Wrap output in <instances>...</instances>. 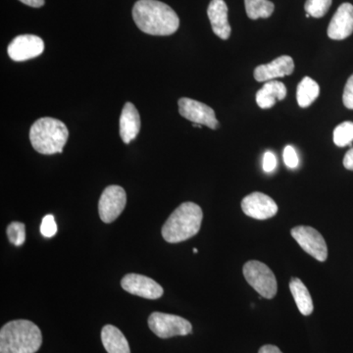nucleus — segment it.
<instances>
[{
    "label": "nucleus",
    "instance_id": "1",
    "mask_svg": "<svg viewBox=\"0 0 353 353\" xmlns=\"http://www.w3.org/2000/svg\"><path fill=\"white\" fill-rule=\"evenodd\" d=\"M132 18L141 31L152 36H170L180 26L175 11L158 0H139L132 8Z\"/></svg>",
    "mask_w": 353,
    "mask_h": 353
},
{
    "label": "nucleus",
    "instance_id": "2",
    "mask_svg": "<svg viewBox=\"0 0 353 353\" xmlns=\"http://www.w3.org/2000/svg\"><path fill=\"white\" fill-rule=\"evenodd\" d=\"M41 343V330L28 320H14L0 330V353H36Z\"/></svg>",
    "mask_w": 353,
    "mask_h": 353
},
{
    "label": "nucleus",
    "instance_id": "3",
    "mask_svg": "<svg viewBox=\"0 0 353 353\" xmlns=\"http://www.w3.org/2000/svg\"><path fill=\"white\" fill-rule=\"evenodd\" d=\"M203 213L194 202H183L174 211L162 228L167 243H178L196 236L201 230Z\"/></svg>",
    "mask_w": 353,
    "mask_h": 353
},
{
    "label": "nucleus",
    "instance_id": "4",
    "mask_svg": "<svg viewBox=\"0 0 353 353\" xmlns=\"http://www.w3.org/2000/svg\"><path fill=\"white\" fill-rule=\"evenodd\" d=\"M66 125L54 118L43 117L32 124L30 130V141L34 150L41 154L62 153L68 139Z\"/></svg>",
    "mask_w": 353,
    "mask_h": 353
},
{
    "label": "nucleus",
    "instance_id": "5",
    "mask_svg": "<svg viewBox=\"0 0 353 353\" xmlns=\"http://www.w3.org/2000/svg\"><path fill=\"white\" fill-rule=\"evenodd\" d=\"M243 272L246 282L264 299H272L277 294V279L266 264L250 260L243 266Z\"/></svg>",
    "mask_w": 353,
    "mask_h": 353
},
{
    "label": "nucleus",
    "instance_id": "6",
    "mask_svg": "<svg viewBox=\"0 0 353 353\" xmlns=\"http://www.w3.org/2000/svg\"><path fill=\"white\" fill-rule=\"evenodd\" d=\"M148 326L161 339L187 336L192 332V324L185 318L162 312H153L148 318Z\"/></svg>",
    "mask_w": 353,
    "mask_h": 353
},
{
    "label": "nucleus",
    "instance_id": "7",
    "mask_svg": "<svg viewBox=\"0 0 353 353\" xmlns=\"http://www.w3.org/2000/svg\"><path fill=\"white\" fill-rule=\"evenodd\" d=\"M290 234L304 252H307L318 261L324 262L328 259V246L326 241L314 228L294 227L292 228Z\"/></svg>",
    "mask_w": 353,
    "mask_h": 353
},
{
    "label": "nucleus",
    "instance_id": "8",
    "mask_svg": "<svg viewBox=\"0 0 353 353\" xmlns=\"http://www.w3.org/2000/svg\"><path fill=\"white\" fill-rule=\"evenodd\" d=\"M127 203V194L119 185H109L102 192L99 202V212L104 223H112L123 212Z\"/></svg>",
    "mask_w": 353,
    "mask_h": 353
},
{
    "label": "nucleus",
    "instance_id": "9",
    "mask_svg": "<svg viewBox=\"0 0 353 353\" xmlns=\"http://www.w3.org/2000/svg\"><path fill=\"white\" fill-rule=\"evenodd\" d=\"M179 112L185 119L192 121L194 124L204 125V126L216 130L219 127V122L216 118L214 110L206 104L194 99L183 97L179 99Z\"/></svg>",
    "mask_w": 353,
    "mask_h": 353
},
{
    "label": "nucleus",
    "instance_id": "10",
    "mask_svg": "<svg viewBox=\"0 0 353 353\" xmlns=\"http://www.w3.org/2000/svg\"><path fill=\"white\" fill-rule=\"evenodd\" d=\"M44 50L43 39L34 34H21L9 43V57L16 62H23L39 57Z\"/></svg>",
    "mask_w": 353,
    "mask_h": 353
},
{
    "label": "nucleus",
    "instance_id": "11",
    "mask_svg": "<svg viewBox=\"0 0 353 353\" xmlns=\"http://www.w3.org/2000/svg\"><path fill=\"white\" fill-rule=\"evenodd\" d=\"M243 213L256 220H267L278 212V205L274 199L262 192H252L241 201Z\"/></svg>",
    "mask_w": 353,
    "mask_h": 353
},
{
    "label": "nucleus",
    "instance_id": "12",
    "mask_svg": "<svg viewBox=\"0 0 353 353\" xmlns=\"http://www.w3.org/2000/svg\"><path fill=\"white\" fill-rule=\"evenodd\" d=\"M123 289L130 294L146 299H157L163 296V288L152 279L139 274H128L121 281Z\"/></svg>",
    "mask_w": 353,
    "mask_h": 353
},
{
    "label": "nucleus",
    "instance_id": "13",
    "mask_svg": "<svg viewBox=\"0 0 353 353\" xmlns=\"http://www.w3.org/2000/svg\"><path fill=\"white\" fill-rule=\"evenodd\" d=\"M352 32L353 6L350 3H343L330 22L328 36L334 41H343L352 36Z\"/></svg>",
    "mask_w": 353,
    "mask_h": 353
},
{
    "label": "nucleus",
    "instance_id": "14",
    "mask_svg": "<svg viewBox=\"0 0 353 353\" xmlns=\"http://www.w3.org/2000/svg\"><path fill=\"white\" fill-rule=\"evenodd\" d=\"M294 60L288 55L278 57L268 64L260 65L254 70V79L257 82H269L282 77L290 76L294 73Z\"/></svg>",
    "mask_w": 353,
    "mask_h": 353
},
{
    "label": "nucleus",
    "instance_id": "15",
    "mask_svg": "<svg viewBox=\"0 0 353 353\" xmlns=\"http://www.w3.org/2000/svg\"><path fill=\"white\" fill-rule=\"evenodd\" d=\"M211 27L216 36L226 39L231 36V26L228 21V6L224 0H211L208 9Z\"/></svg>",
    "mask_w": 353,
    "mask_h": 353
},
{
    "label": "nucleus",
    "instance_id": "16",
    "mask_svg": "<svg viewBox=\"0 0 353 353\" xmlns=\"http://www.w3.org/2000/svg\"><path fill=\"white\" fill-rule=\"evenodd\" d=\"M141 130V117L136 106L127 102L120 117V137L126 145L138 137Z\"/></svg>",
    "mask_w": 353,
    "mask_h": 353
},
{
    "label": "nucleus",
    "instance_id": "17",
    "mask_svg": "<svg viewBox=\"0 0 353 353\" xmlns=\"http://www.w3.org/2000/svg\"><path fill=\"white\" fill-rule=\"evenodd\" d=\"M287 88L279 81H269L256 94L257 105L262 109H269L275 105L278 101H283L287 97Z\"/></svg>",
    "mask_w": 353,
    "mask_h": 353
},
{
    "label": "nucleus",
    "instance_id": "18",
    "mask_svg": "<svg viewBox=\"0 0 353 353\" xmlns=\"http://www.w3.org/2000/svg\"><path fill=\"white\" fill-rule=\"evenodd\" d=\"M101 341L108 353H131L129 343L117 327L106 325L101 331Z\"/></svg>",
    "mask_w": 353,
    "mask_h": 353
},
{
    "label": "nucleus",
    "instance_id": "19",
    "mask_svg": "<svg viewBox=\"0 0 353 353\" xmlns=\"http://www.w3.org/2000/svg\"><path fill=\"white\" fill-rule=\"evenodd\" d=\"M290 290L301 314L310 315L313 312L314 306H313L312 297L303 281L299 280V278H292L290 282Z\"/></svg>",
    "mask_w": 353,
    "mask_h": 353
},
{
    "label": "nucleus",
    "instance_id": "20",
    "mask_svg": "<svg viewBox=\"0 0 353 353\" xmlns=\"http://www.w3.org/2000/svg\"><path fill=\"white\" fill-rule=\"evenodd\" d=\"M320 94V87L313 79L304 77L301 82L297 85L296 99L297 103L301 108L310 106L317 99Z\"/></svg>",
    "mask_w": 353,
    "mask_h": 353
},
{
    "label": "nucleus",
    "instance_id": "21",
    "mask_svg": "<svg viewBox=\"0 0 353 353\" xmlns=\"http://www.w3.org/2000/svg\"><path fill=\"white\" fill-rule=\"evenodd\" d=\"M245 6L246 15L252 20L266 19L270 17L275 9L273 2L269 0H245Z\"/></svg>",
    "mask_w": 353,
    "mask_h": 353
},
{
    "label": "nucleus",
    "instance_id": "22",
    "mask_svg": "<svg viewBox=\"0 0 353 353\" xmlns=\"http://www.w3.org/2000/svg\"><path fill=\"white\" fill-rule=\"evenodd\" d=\"M353 141V123L347 121L334 128V143L339 148L352 145Z\"/></svg>",
    "mask_w": 353,
    "mask_h": 353
},
{
    "label": "nucleus",
    "instance_id": "23",
    "mask_svg": "<svg viewBox=\"0 0 353 353\" xmlns=\"http://www.w3.org/2000/svg\"><path fill=\"white\" fill-rule=\"evenodd\" d=\"M332 1L333 0H306L304 9L311 17L322 18L328 12Z\"/></svg>",
    "mask_w": 353,
    "mask_h": 353
},
{
    "label": "nucleus",
    "instance_id": "24",
    "mask_svg": "<svg viewBox=\"0 0 353 353\" xmlns=\"http://www.w3.org/2000/svg\"><path fill=\"white\" fill-rule=\"evenodd\" d=\"M7 236L14 245L21 246L26 241V227L23 223L12 222L7 227Z\"/></svg>",
    "mask_w": 353,
    "mask_h": 353
},
{
    "label": "nucleus",
    "instance_id": "25",
    "mask_svg": "<svg viewBox=\"0 0 353 353\" xmlns=\"http://www.w3.org/2000/svg\"><path fill=\"white\" fill-rule=\"evenodd\" d=\"M41 233L46 238H52L57 233V225L55 223L54 216L48 214L44 216L41 222Z\"/></svg>",
    "mask_w": 353,
    "mask_h": 353
},
{
    "label": "nucleus",
    "instance_id": "26",
    "mask_svg": "<svg viewBox=\"0 0 353 353\" xmlns=\"http://www.w3.org/2000/svg\"><path fill=\"white\" fill-rule=\"evenodd\" d=\"M284 161L287 167L290 169L296 168L299 166V157L296 150L292 146H285L284 150Z\"/></svg>",
    "mask_w": 353,
    "mask_h": 353
},
{
    "label": "nucleus",
    "instance_id": "27",
    "mask_svg": "<svg viewBox=\"0 0 353 353\" xmlns=\"http://www.w3.org/2000/svg\"><path fill=\"white\" fill-rule=\"evenodd\" d=\"M343 101L345 108L353 110V75L348 78L345 90H343Z\"/></svg>",
    "mask_w": 353,
    "mask_h": 353
},
{
    "label": "nucleus",
    "instance_id": "28",
    "mask_svg": "<svg viewBox=\"0 0 353 353\" xmlns=\"http://www.w3.org/2000/svg\"><path fill=\"white\" fill-rule=\"evenodd\" d=\"M277 166V159H276L275 154L271 152H265L263 157V170L266 173H271L275 170Z\"/></svg>",
    "mask_w": 353,
    "mask_h": 353
},
{
    "label": "nucleus",
    "instance_id": "29",
    "mask_svg": "<svg viewBox=\"0 0 353 353\" xmlns=\"http://www.w3.org/2000/svg\"><path fill=\"white\" fill-rule=\"evenodd\" d=\"M343 166L347 170L353 171V148H350L343 158Z\"/></svg>",
    "mask_w": 353,
    "mask_h": 353
},
{
    "label": "nucleus",
    "instance_id": "30",
    "mask_svg": "<svg viewBox=\"0 0 353 353\" xmlns=\"http://www.w3.org/2000/svg\"><path fill=\"white\" fill-rule=\"evenodd\" d=\"M259 353H283L276 345H266L260 348Z\"/></svg>",
    "mask_w": 353,
    "mask_h": 353
},
{
    "label": "nucleus",
    "instance_id": "31",
    "mask_svg": "<svg viewBox=\"0 0 353 353\" xmlns=\"http://www.w3.org/2000/svg\"><path fill=\"white\" fill-rule=\"evenodd\" d=\"M20 1L26 6L34 7V8H39L44 4V0H20Z\"/></svg>",
    "mask_w": 353,
    "mask_h": 353
},
{
    "label": "nucleus",
    "instance_id": "32",
    "mask_svg": "<svg viewBox=\"0 0 353 353\" xmlns=\"http://www.w3.org/2000/svg\"><path fill=\"white\" fill-rule=\"evenodd\" d=\"M192 126L196 127V128H201V125H199V124H194V125H192Z\"/></svg>",
    "mask_w": 353,
    "mask_h": 353
},
{
    "label": "nucleus",
    "instance_id": "33",
    "mask_svg": "<svg viewBox=\"0 0 353 353\" xmlns=\"http://www.w3.org/2000/svg\"><path fill=\"white\" fill-rule=\"evenodd\" d=\"M309 17H310V15H309L308 13H306V18H309Z\"/></svg>",
    "mask_w": 353,
    "mask_h": 353
},
{
    "label": "nucleus",
    "instance_id": "34",
    "mask_svg": "<svg viewBox=\"0 0 353 353\" xmlns=\"http://www.w3.org/2000/svg\"><path fill=\"white\" fill-rule=\"evenodd\" d=\"M194 253H197V250H196V248H194Z\"/></svg>",
    "mask_w": 353,
    "mask_h": 353
}]
</instances>
